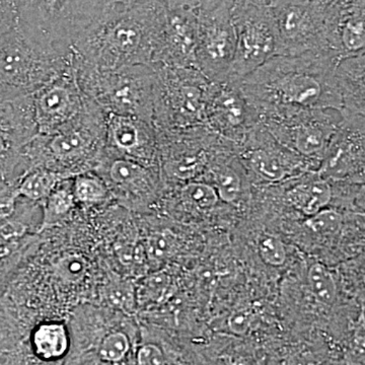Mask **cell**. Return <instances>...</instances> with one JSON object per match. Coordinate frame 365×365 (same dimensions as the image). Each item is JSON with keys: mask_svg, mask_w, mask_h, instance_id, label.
<instances>
[{"mask_svg": "<svg viewBox=\"0 0 365 365\" xmlns=\"http://www.w3.org/2000/svg\"><path fill=\"white\" fill-rule=\"evenodd\" d=\"M341 59L326 52L278 55L241 79L255 109L297 107L341 113L336 66Z\"/></svg>", "mask_w": 365, "mask_h": 365, "instance_id": "cell-1", "label": "cell"}, {"mask_svg": "<svg viewBox=\"0 0 365 365\" xmlns=\"http://www.w3.org/2000/svg\"><path fill=\"white\" fill-rule=\"evenodd\" d=\"M165 13L158 0L104 11L72 43L74 59L98 69L151 66Z\"/></svg>", "mask_w": 365, "mask_h": 365, "instance_id": "cell-2", "label": "cell"}, {"mask_svg": "<svg viewBox=\"0 0 365 365\" xmlns=\"http://www.w3.org/2000/svg\"><path fill=\"white\" fill-rule=\"evenodd\" d=\"M105 148V112L86 97L85 108L73 121L54 133L31 139L24 148V162L30 163L28 170L47 168L73 178V170L98 165Z\"/></svg>", "mask_w": 365, "mask_h": 365, "instance_id": "cell-3", "label": "cell"}, {"mask_svg": "<svg viewBox=\"0 0 365 365\" xmlns=\"http://www.w3.org/2000/svg\"><path fill=\"white\" fill-rule=\"evenodd\" d=\"M74 67L83 96L105 114L140 118L153 123L155 71L153 66L98 69L76 61Z\"/></svg>", "mask_w": 365, "mask_h": 365, "instance_id": "cell-4", "label": "cell"}, {"mask_svg": "<svg viewBox=\"0 0 365 365\" xmlns=\"http://www.w3.org/2000/svg\"><path fill=\"white\" fill-rule=\"evenodd\" d=\"M19 26L26 37L58 52H68L104 11L102 0H19Z\"/></svg>", "mask_w": 365, "mask_h": 365, "instance_id": "cell-5", "label": "cell"}, {"mask_svg": "<svg viewBox=\"0 0 365 365\" xmlns=\"http://www.w3.org/2000/svg\"><path fill=\"white\" fill-rule=\"evenodd\" d=\"M72 61L71 49H47L26 37L19 26L0 37V96L33 95Z\"/></svg>", "mask_w": 365, "mask_h": 365, "instance_id": "cell-6", "label": "cell"}, {"mask_svg": "<svg viewBox=\"0 0 365 365\" xmlns=\"http://www.w3.org/2000/svg\"><path fill=\"white\" fill-rule=\"evenodd\" d=\"M155 71L153 124L157 130L204 124L211 81L195 67L153 66Z\"/></svg>", "mask_w": 365, "mask_h": 365, "instance_id": "cell-7", "label": "cell"}, {"mask_svg": "<svg viewBox=\"0 0 365 365\" xmlns=\"http://www.w3.org/2000/svg\"><path fill=\"white\" fill-rule=\"evenodd\" d=\"M256 111L260 123L278 143L319 165L342 120L334 110L268 107Z\"/></svg>", "mask_w": 365, "mask_h": 365, "instance_id": "cell-8", "label": "cell"}, {"mask_svg": "<svg viewBox=\"0 0 365 365\" xmlns=\"http://www.w3.org/2000/svg\"><path fill=\"white\" fill-rule=\"evenodd\" d=\"M268 9L279 40L280 55L326 52L336 56L329 47L326 4L318 0H277Z\"/></svg>", "mask_w": 365, "mask_h": 365, "instance_id": "cell-9", "label": "cell"}, {"mask_svg": "<svg viewBox=\"0 0 365 365\" xmlns=\"http://www.w3.org/2000/svg\"><path fill=\"white\" fill-rule=\"evenodd\" d=\"M230 16L235 28V51L228 76L241 81L280 55L279 40L268 7L247 0H232Z\"/></svg>", "mask_w": 365, "mask_h": 365, "instance_id": "cell-10", "label": "cell"}, {"mask_svg": "<svg viewBox=\"0 0 365 365\" xmlns=\"http://www.w3.org/2000/svg\"><path fill=\"white\" fill-rule=\"evenodd\" d=\"M157 131L158 160L170 181L198 180L207 170L216 151L227 141L206 125Z\"/></svg>", "mask_w": 365, "mask_h": 365, "instance_id": "cell-11", "label": "cell"}, {"mask_svg": "<svg viewBox=\"0 0 365 365\" xmlns=\"http://www.w3.org/2000/svg\"><path fill=\"white\" fill-rule=\"evenodd\" d=\"M235 151L240 162L260 182L278 184L319 169L318 163L278 143L260 122L235 146Z\"/></svg>", "mask_w": 365, "mask_h": 365, "instance_id": "cell-12", "label": "cell"}, {"mask_svg": "<svg viewBox=\"0 0 365 365\" xmlns=\"http://www.w3.org/2000/svg\"><path fill=\"white\" fill-rule=\"evenodd\" d=\"M230 2L225 0L211 9L196 11V68L210 81L227 78L234 61L235 33Z\"/></svg>", "mask_w": 365, "mask_h": 365, "instance_id": "cell-13", "label": "cell"}, {"mask_svg": "<svg viewBox=\"0 0 365 365\" xmlns=\"http://www.w3.org/2000/svg\"><path fill=\"white\" fill-rule=\"evenodd\" d=\"M259 122L256 109L242 90L241 81L227 76L211 81L204 111V124L211 131L237 146Z\"/></svg>", "mask_w": 365, "mask_h": 365, "instance_id": "cell-14", "label": "cell"}, {"mask_svg": "<svg viewBox=\"0 0 365 365\" xmlns=\"http://www.w3.org/2000/svg\"><path fill=\"white\" fill-rule=\"evenodd\" d=\"M73 61L33 93L37 134H51L73 121L85 108Z\"/></svg>", "mask_w": 365, "mask_h": 365, "instance_id": "cell-15", "label": "cell"}, {"mask_svg": "<svg viewBox=\"0 0 365 365\" xmlns=\"http://www.w3.org/2000/svg\"><path fill=\"white\" fill-rule=\"evenodd\" d=\"M37 134L33 95L0 96V176L14 185V174L24 162L23 151Z\"/></svg>", "mask_w": 365, "mask_h": 365, "instance_id": "cell-16", "label": "cell"}, {"mask_svg": "<svg viewBox=\"0 0 365 365\" xmlns=\"http://www.w3.org/2000/svg\"><path fill=\"white\" fill-rule=\"evenodd\" d=\"M364 150L365 118H342L317 173L329 182H360L364 180Z\"/></svg>", "mask_w": 365, "mask_h": 365, "instance_id": "cell-17", "label": "cell"}, {"mask_svg": "<svg viewBox=\"0 0 365 365\" xmlns=\"http://www.w3.org/2000/svg\"><path fill=\"white\" fill-rule=\"evenodd\" d=\"M197 34L196 11L165 7L150 66L196 68Z\"/></svg>", "mask_w": 365, "mask_h": 365, "instance_id": "cell-18", "label": "cell"}, {"mask_svg": "<svg viewBox=\"0 0 365 365\" xmlns=\"http://www.w3.org/2000/svg\"><path fill=\"white\" fill-rule=\"evenodd\" d=\"M97 169L102 173L110 192L133 205L151 203L158 195V181L148 165L120 157L106 150Z\"/></svg>", "mask_w": 365, "mask_h": 365, "instance_id": "cell-19", "label": "cell"}, {"mask_svg": "<svg viewBox=\"0 0 365 365\" xmlns=\"http://www.w3.org/2000/svg\"><path fill=\"white\" fill-rule=\"evenodd\" d=\"M106 150L151 167L158 160L157 128L140 118L106 114Z\"/></svg>", "mask_w": 365, "mask_h": 365, "instance_id": "cell-20", "label": "cell"}, {"mask_svg": "<svg viewBox=\"0 0 365 365\" xmlns=\"http://www.w3.org/2000/svg\"><path fill=\"white\" fill-rule=\"evenodd\" d=\"M344 119L365 118V53L345 57L336 66Z\"/></svg>", "mask_w": 365, "mask_h": 365, "instance_id": "cell-21", "label": "cell"}, {"mask_svg": "<svg viewBox=\"0 0 365 365\" xmlns=\"http://www.w3.org/2000/svg\"><path fill=\"white\" fill-rule=\"evenodd\" d=\"M294 182L284 192L288 205L307 216L326 208L333 199V187L318 173L309 172L294 178Z\"/></svg>", "mask_w": 365, "mask_h": 365, "instance_id": "cell-22", "label": "cell"}, {"mask_svg": "<svg viewBox=\"0 0 365 365\" xmlns=\"http://www.w3.org/2000/svg\"><path fill=\"white\" fill-rule=\"evenodd\" d=\"M71 178L47 168H33L26 170L14 186L20 198L42 204L60 182Z\"/></svg>", "mask_w": 365, "mask_h": 365, "instance_id": "cell-23", "label": "cell"}, {"mask_svg": "<svg viewBox=\"0 0 365 365\" xmlns=\"http://www.w3.org/2000/svg\"><path fill=\"white\" fill-rule=\"evenodd\" d=\"M31 343L35 354L46 361L66 356L69 349L66 327L58 322H46L34 329Z\"/></svg>", "mask_w": 365, "mask_h": 365, "instance_id": "cell-24", "label": "cell"}, {"mask_svg": "<svg viewBox=\"0 0 365 365\" xmlns=\"http://www.w3.org/2000/svg\"><path fill=\"white\" fill-rule=\"evenodd\" d=\"M43 206V218L39 232L58 227L71 217L76 201L72 192V178L60 182L49 196L46 198Z\"/></svg>", "mask_w": 365, "mask_h": 365, "instance_id": "cell-25", "label": "cell"}, {"mask_svg": "<svg viewBox=\"0 0 365 365\" xmlns=\"http://www.w3.org/2000/svg\"><path fill=\"white\" fill-rule=\"evenodd\" d=\"M72 192L76 204L88 207L107 202L112 195L105 180L90 170L72 178Z\"/></svg>", "mask_w": 365, "mask_h": 365, "instance_id": "cell-26", "label": "cell"}, {"mask_svg": "<svg viewBox=\"0 0 365 365\" xmlns=\"http://www.w3.org/2000/svg\"><path fill=\"white\" fill-rule=\"evenodd\" d=\"M178 196L182 206L196 211L212 210L220 201L215 187L201 180L185 182Z\"/></svg>", "mask_w": 365, "mask_h": 365, "instance_id": "cell-27", "label": "cell"}, {"mask_svg": "<svg viewBox=\"0 0 365 365\" xmlns=\"http://www.w3.org/2000/svg\"><path fill=\"white\" fill-rule=\"evenodd\" d=\"M309 289L314 299L325 306H330L337 297V283L331 271L321 263H314L307 273Z\"/></svg>", "mask_w": 365, "mask_h": 365, "instance_id": "cell-28", "label": "cell"}, {"mask_svg": "<svg viewBox=\"0 0 365 365\" xmlns=\"http://www.w3.org/2000/svg\"><path fill=\"white\" fill-rule=\"evenodd\" d=\"M177 239L170 230L155 232L148 237L146 242L145 253L148 259L155 263L169 259L176 251Z\"/></svg>", "mask_w": 365, "mask_h": 365, "instance_id": "cell-29", "label": "cell"}, {"mask_svg": "<svg viewBox=\"0 0 365 365\" xmlns=\"http://www.w3.org/2000/svg\"><path fill=\"white\" fill-rule=\"evenodd\" d=\"M130 350V341L123 332L110 333L106 336L98 348V355L101 359L106 362H116L123 360Z\"/></svg>", "mask_w": 365, "mask_h": 365, "instance_id": "cell-30", "label": "cell"}, {"mask_svg": "<svg viewBox=\"0 0 365 365\" xmlns=\"http://www.w3.org/2000/svg\"><path fill=\"white\" fill-rule=\"evenodd\" d=\"M343 225V215L337 209L324 208L316 215L309 216L306 225L314 234L333 235L339 232Z\"/></svg>", "mask_w": 365, "mask_h": 365, "instance_id": "cell-31", "label": "cell"}, {"mask_svg": "<svg viewBox=\"0 0 365 365\" xmlns=\"http://www.w3.org/2000/svg\"><path fill=\"white\" fill-rule=\"evenodd\" d=\"M259 254L268 265L280 267L287 261L284 244L276 235L264 234L259 240Z\"/></svg>", "mask_w": 365, "mask_h": 365, "instance_id": "cell-32", "label": "cell"}, {"mask_svg": "<svg viewBox=\"0 0 365 365\" xmlns=\"http://www.w3.org/2000/svg\"><path fill=\"white\" fill-rule=\"evenodd\" d=\"M86 262L79 255H67L60 259L56 265V270L60 277L69 282H76L86 275Z\"/></svg>", "mask_w": 365, "mask_h": 365, "instance_id": "cell-33", "label": "cell"}, {"mask_svg": "<svg viewBox=\"0 0 365 365\" xmlns=\"http://www.w3.org/2000/svg\"><path fill=\"white\" fill-rule=\"evenodd\" d=\"M20 25L19 0H0V37Z\"/></svg>", "mask_w": 365, "mask_h": 365, "instance_id": "cell-34", "label": "cell"}, {"mask_svg": "<svg viewBox=\"0 0 365 365\" xmlns=\"http://www.w3.org/2000/svg\"><path fill=\"white\" fill-rule=\"evenodd\" d=\"M19 199L20 197L16 194L14 185L0 190V222H6L16 215Z\"/></svg>", "mask_w": 365, "mask_h": 365, "instance_id": "cell-35", "label": "cell"}, {"mask_svg": "<svg viewBox=\"0 0 365 365\" xmlns=\"http://www.w3.org/2000/svg\"><path fill=\"white\" fill-rule=\"evenodd\" d=\"M158 1L168 9L198 11L201 9H211L225 0H158Z\"/></svg>", "mask_w": 365, "mask_h": 365, "instance_id": "cell-36", "label": "cell"}, {"mask_svg": "<svg viewBox=\"0 0 365 365\" xmlns=\"http://www.w3.org/2000/svg\"><path fill=\"white\" fill-rule=\"evenodd\" d=\"M169 285L170 280L168 275L162 273L155 274L146 281L144 292L148 299L153 302H158V300L162 299L163 295L168 292Z\"/></svg>", "mask_w": 365, "mask_h": 365, "instance_id": "cell-37", "label": "cell"}, {"mask_svg": "<svg viewBox=\"0 0 365 365\" xmlns=\"http://www.w3.org/2000/svg\"><path fill=\"white\" fill-rule=\"evenodd\" d=\"M254 314L248 309H240L230 314L227 322L228 328L235 335H245L251 329Z\"/></svg>", "mask_w": 365, "mask_h": 365, "instance_id": "cell-38", "label": "cell"}, {"mask_svg": "<svg viewBox=\"0 0 365 365\" xmlns=\"http://www.w3.org/2000/svg\"><path fill=\"white\" fill-rule=\"evenodd\" d=\"M138 365H165V357L163 350L155 344L141 346L137 351Z\"/></svg>", "mask_w": 365, "mask_h": 365, "instance_id": "cell-39", "label": "cell"}, {"mask_svg": "<svg viewBox=\"0 0 365 365\" xmlns=\"http://www.w3.org/2000/svg\"><path fill=\"white\" fill-rule=\"evenodd\" d=\"M25 242L24 237H21L20 240L6 242L0 246V273L6 271L14 263L23 250Z\"/></svg>", "mask_w": 365, "mask_h": 365, "instance_id": "cell-40", "label": "cell"}, {"mask_svg": "<svg viewBox=\"0 0 365 365\" xmlns=\"http://www.w3.org/2000/svg\"><path fill=\"white\" fill-rule=\"evenodd\" d=\"M138 0H102L104 11L112 9H126L136 4ZM103 11V13H104Z\"/></svg>", "mask_w": 365, "mask_h": 365, "instance_id": "cell-41", "label": "cell"}, {"mask_svg": "<svg viewBox=\"0 0 365 365\" xmlns=\"http://www.w3.org/2000/svg\"><path fill=\"white\" fill-rule=\"evenodd\" d=\"M7 316L6 307L4 306L1 302H0V335L6 329L7 326Z\"/></svg>", "mask_w": 365, "mask_h": 365, "instance_id": "cell-42", "label": "cell"}, {"mask_svg": "<svg viewBox=\"0 0 365 365\" xmlns=\"http://www.w3.org/2000/svg\"><path fill=\"white\" fill-rule=\"evenodd\" d=\"M247 1L252 2V4H257V6L269 7L272 6L274 2L277 1V0H247Z\"/></svg>", "mask_w": 365, "mask_h": 365, "instance_id": "cell-43", "label": "cell"}, {"mask_svg": "<svg viewBox=\"0 0 365 365\" xmlns=\"http://www.w3.org/2000/svg\"><path fill=\"white\" fill-rule=\"evenodd\" d=\"M230 365H253L251 361H249L248 359H242V357H240V359H237L232 361Z\"/></svg>", "mask_w": 365, "mask_h": 365, "instance_id": "cell-44", "label": "cell"}, {"mask_svg": "<svg viewBox=\"0 0 365 365\" xmlns=\"http://www.w3.org/2000/svg\"><path fill=\"white\" fill-rule=\"evenodd\" d=\"M319 2H323V4H331V2L336 1V0H318Z\"/></svg>", "mask_w": 365, "mask_h": 365, "instance_id": "cell-45", "label": "cell"}]
</instances>
